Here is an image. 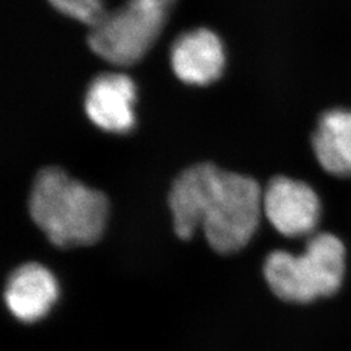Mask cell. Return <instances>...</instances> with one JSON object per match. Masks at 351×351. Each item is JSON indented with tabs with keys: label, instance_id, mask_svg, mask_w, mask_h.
I'll use <instances>...</instances> for the list:
<instances>
[{
	"label": "cell",
	"instance_id": "obj_1",
	"mask_svg": "<svg viewBox=\"0 0 351 351\" xmlns=\"http://www.w3.org/2000/svg\"><path fill=\"white\" fill-rule=\"evenodd\" d=\"M168 206L177 237L186 241L201 228L213 250L232 254L255 234L263 213V193L251 177L213 163L194 164L173 181Z\"/></svg>",
	"mask_w": 351,
	"mask_h": 351
},
{
	"label": "cell",
	"instance_id": "obj_2",
	"mask_svg": "<svg viewBox=\"0 0 351 351\" xmlns=\"http://www.w3.org/2000/svg\"><path fill=\"white\" fill-rule=\"evenodd\" d=\"M29 211L55 246H88L103 234L108 201L99 190L88 188L60 168L49 167L34 178Z\"/></svg>",
	"mask_w": 351,
	"mask_h": 351
},
{
	"label": "cell",
	"instance_id": "obj_3",
	"mask_svg": "<svg viewBox=\"0 0 351 351\" xmlns=\"http://www.w3.org/2000/svg\"><path fill=\"white\" fill-rule=\"evenodd\" d=\"M345 246L330 233L316 234L304 251L271 252L264 262V278L282 301L310 303L333 295L345 275Z\"/></svg>",
	"mask_w": 351,
	"mask_h": 351
},
{
	"label": "cell",
	"instance_id": "obj_4",
	"mask_svg": "<svg viewBox=\"0 0 351 351\" xmlns=\"http://www.w3.org/2000/svg\"><path fill=\"white\" fill-rule=\"evenodd\" d=\"M165 19L167 10L154 0H129L91 26L88 46L108 63L133 65L156 42Z\"/></svg>",
	"mask_w": 351,
	"mask_h": 351
},
{
	"label": "cell",
	"instance_id": "obj_5",
	"mask_svg": "<svg viewBox=\"0 0 351 351\" xmlns=\"http://www.w3.org/2000/svg\"><path fill=\"white\" fill-rule=\"evenodd\" d=\"M263 213L280 234L301 237L316 228L322 207L310 185L278 176L264 190Z\"/></svg>",
	"mask_w": 351,
	"mask_h": 351
},
{
	"label": "cell",
	"instance_id": "obj_6",
	"mask_svg": "<svg viewBox=\"0 0 351 351\" xmlns=\"http://www.w3.org/2000/svg\"><path fill=\"white\" fill-rule=\"evenodd\" d=\"M136 85L121 73H103L93 80L85 97V111L93 124L111 133H128L136 124Z\"/></svg>",
	"mask_w": 351,
	"mask_h": 351
},
{
	"label": "cell",
	"instance_id": "obj_7",
	"mask_svg": "<svg viewBox=\"0 0 351 351\" xmlns=\"http://www.w3.org/2000/svg\"><path fill=\"white\" fill-rule=\"evenodd\" d=\"M176 75L189 85H210L224 69V47L208 29H195L176 39L171 51Z\"/></svg>",
	"mask_w": 351,
	"mask_h": 351
},
{
	"label": "cell",
	"instance_id": "obj_8",
	"mask_svg": "<svg viewBox=\"0 0 351 351\" xmlns=\"http://www.w3.org/2000/svg\"><path fill=\"white\" fill-rule=\"evenodd\" d=\"M59 297L55 276L42 264L26 263L8 277L4 301L16 319L34 323L49 314Z\"/></svg>",
	"mask_w": 351,
	"mask_h": 351
},
{
	"label": "cell",
	"instance_id": "obj_9",
	"mask_svg": "<svg viewBox=\"0 0 351 351\" xmlns=\"http://www.w3.org/2000/svg\"><path fill=\"white\" fill-rule=\"evenodd\" d=\"M315 156L328 173L351 176V111L330 110L319 120L313 137Z\"/></svg>",
	"mask_w": 351,
	"mask_h": 351
},
{
	"label": "cell",
	"instance_id": "obj_10",
	"mask_svg": "<svg viewBox=\"0 0 351 351\" xmlns=\"http://www.w3.org/2000/svg\"><path fill=\"white\" fill-rule=\"evenodd\" d=\"M60 12L80 23L95 25L107 12L103 0H50Z\"/></svg>",
	"mask_w": 351,
	"mask_h": 351
},
{
	"label": "cell",
	"instance_id": "obj_11",
	"mask_svg": "<svg viewBox=\"0 0 351 351\" xmlns=\"http://www.w3.org/2000/svg\"><path fill=\"white\" fill-rule=\"evenodd\" d=\"M154 1L158 3L159 5H162L167 11H168V8L175 3V0H154Z\"/></svg>",
	"mask_w": 351,
	"mask_h": 351
}]
</instances>
